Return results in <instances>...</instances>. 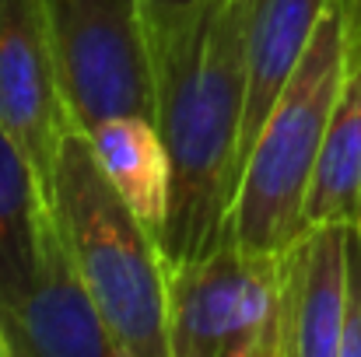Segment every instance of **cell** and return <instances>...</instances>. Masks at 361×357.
Segmentation results:
<instances>
[{
	"label": "cell",
	"mask_w": 361,
	"mask_h": 357,
	"mask_svg": "<svg viewBox=\"0 0 361 357\" xmlns=\"http://www.w3.org/2000/svg\"><path fill=\"white\" fill-rule=\"evenodd\" d=\"M252 0H207L154 60L158 130L172 158V203L158 238L165 266L214 252L232 225L245 116Z\"/></svg>",
	"instance_id": "1"
},
{
	"label": "cell",
	"mask_w": 361,
	"mask_h": 357,
	"mask_svg": "<svg viewBox=\"0 0 361 357\" xmlns=\"http://www.w3.org/2000/svg\"><path fill=\"white\" fill-rule=\"evenodd\" d=\"M53 207L116 357H169V266L161 245L116 193L81 130L63 137Z\"/></svg>",
	"instance_id": "2"
},
{
	"label": "cell",
	"mask_w": 361,
	"mask_h": 357,
	"mask_svg": "<svg viewBox=\"0 0 361 357\" xmlns=\"http://www.w3.org/2000/svg\"><path fill=\"white\" fill-rule=\"evenodd\" d=\"M348 70V4L330 0L316 35L274 102L232 203L228 235L249 252H281L305 228V200Z\"/></svg>",
	"instance_id": "3"
},
{
	"label": "cell",
	"mask_w": 361,
	"mask_h": 357,
	"mask_svg": "<svg viewBox=\"0 0 361 357\" xmlns=\"http://www.w3.org/2000/svg\"><path fill=\"white\" fill-rule=\"evenodd\" d=\"M281 256L228 235L214 252L169 266V357H277Z\"/></svg>",
	"instance_id": "4"
},
{
	"label": "cell",
	"mask_w": 361,
	"mask_h": 357,
	"mask_svg": "<svg viewBox=\"0 0 361 357\" xmlns=\"http://www.w3.org/2000/svg\"><path fill=\"white\" fill-rule=\"evenodd\" d=\"M74 130L116 116L158 119V70L140 0H42Z\"/></svg>",
	"instance_id": "5"
},
{
	"label": "cell",
	"mask_w": 361,
	"mask_h": 357,
	"mask_svg": "<svg viewBox=\"0 0 361 357\" xmlns=\"http://www.w3.org/2000/svg\"><path fill=\"white\" fill-rule=\"evenodd\" d=\"M0 126L28 161L42 200L53 203L56 158L74 123L42 0H0Z\"/></svg>",
	"instance_id": "6"
},
{
	"label": "cell",
	"mask_w": 361,
	"mask_h": 357,
	"mask_svg": "<svg viewBox=\"0 0 361 357\" xmlns=\"http://www.w3.org/2000/svg\"><path fill=\"white\" fill-rule=\"evenodd\" d=\"M7 337L21 357H116V344L74 263L56 207L46 200H39L35 211L32 273L7 322Z\"/></svg>",
	"instance_id": "7"
},
{
	"label": "cell",
	"mask_w": 361,
	"mask_h": 357,
	"mask_svg": "<svg viewBox=\"0 0 361 357\" xmlns=\"http://www.w3.org/2000/svg\"><path fill=\"white\" fill-rule=\"evenodd\" d=\"M344 221L305 225L281 256V344L277 357H341L348 291Z\"/></svg>",
	"instance_id": "8"
},
{
	"label": "cell",
	"mask_w": 361,
	"mask_h": 357,
	"mask_svg": "<svg viewBox=\"0 0 361 357\" xmlns=\"http://www.w3.org/2000/svg\"><path fill=\"white\" fill-rule=\"evenodd\" d=\"M326 4L330 0H252L249 32H245V116H242L239 172L274 102L298 70Z\"/></svg>",
	"instance_id": "9"
},
{
	"label": "cell",
	"mask_w": 361,
	"mask_h": 357,
	"mask_svg": "<svg viewBox=\"0 0 361 357\" xmlns=\"http://www.w3.org/2000/svg\"><path fill=\"white\" fill-rule=\"evenodd\" d=\"M85 137L92 140L102 172L126 200V207L151 228V235L161 238L172 203V158L158 119L116 116L92 126Z\"/></svg>",
	"instance_id": "10"
},
{
	"label": "cell",
	"mask_w": 361,
	"mask_h": 357,
	"mask_svg": "<svg viewBox=\"0 0 361 357\" xmlns=\"http://www.w3.org/2000/svg\"><path fill=\"white\" fill-rule=\"evenodd\" d=\"M348 4V0H344ZM361 221V25L348 21V70L305 200V225Z\"/></svg>",
	"instance_id": "11"
},
{
	"label": "cell",
	"mask_w": 361,
	"mask_h": 357,
	"mask_svg": "<svg viewBox=\"0 0 361 357\" xmlns=\"http://www.w3.org/2000/svg\"><path fill=\"white\" fill-rule=\"evenodd\" d=\"M39 200L42 193L32 179L28 161L0 126V326L4 330L14 319L32 273Z\"/></svg>",
	"instance_id": "12"
},
{
	"label": "cell",
	"mask_w": 361,
	"mask_h": 357,
	"mask_svg": "<svg viewBox=\"0 0 361 357\" xmlns=\"http://www.w3.org/2000/svg\"><path fill=\"white\" fill-rule=\"evenodd\" d=\"M204 4L207 0H140V14H144V28H147L154 60L172 46V39L193 21V14Z\"/></svg>",
	"instance_id": "13"
},
{
	"label": "cell",
	"mask_w": 361,
	"mask_h": 357,
	"mask_svg": "<svg viewBox=\"0 0 361 357\" xmlns=\"http://www.w3.org/2000/svg\"><path fill=\"white\" fill-rule=\"evenodd\" d=\"M341 357H361V225L348 228V291H344Z\"/></svg>",
	"instance_id": "14"
},
{
	"label": "cell",
	"mask_w": 361,
	"mask_h": 357,
	"mask_svg": "<svg viewBox=\"0 0 361 357\" xmlns=\"http://www.w3.org/2000/svg\"><path fill=\"white\" fill-rule=\"evenodd\" d=\"M14 354V347H11V337H7V330L0 326V357H11Z\"/></svg>",
	"instance_id": "15"
},
{
	"label": "cell",
	"mask_w": 361,
	"mask_h": 357,
	"mask_svg": "<svg viewBox=\"0 0 361 357\" xmlns=\"http://www.w3.org/2000/svg\"><path fill=\"white\" fill-rule=\"evenodd\" d=\"M348 18L355 25H361V0H348Z\"/></svg>",
	"instance_id": "16"
},
{
	"label": "cell",
	"mask_w": 361,
	"mask_h": 357,
	"mask_svg": "<svg viewBox=\"0 0 361 357\" xmlns=\"http://www.w3.org/2000/svg\"><path fill=\"white\" fill-rule=\"evenodd\" d=\"M358 225H361V221H358Z\"/></svg>",
	"instance_id": "17"
}]
</instances>
